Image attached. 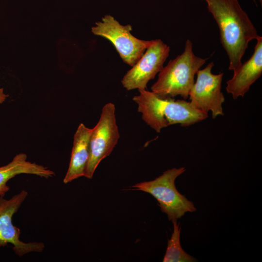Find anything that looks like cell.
<instances>
[{
    "label": "cell",
    "instance_id": "2",
    "mask_svg": "<svg viewBox=\"0 0 262 262\" xmlns=\"http://www.w3.org/2000/svg\"><path fill=\"white\" fill-rule=\"evenodd\" d=\"M138 91L139 94L132 100L137 104L143 120L157 132L174 124L189 126L208 116L207 113L195 109L185 100L161 98L146 89Z\"/></svg>",
    "mask_w": 262,
    "mask_h": 262
},
{
    "label": "cell",
    "instance_id": "13",
    "mask_svg": "<svg viewBox=\"0 0 262 262\" xmlns=\"http://www.w3.org/2000/svg\"><path fill=\"white\" fill-rule=\"evenodd\" d=\"M173 232L168 241L167 247L164 255V262H193L196 259L185 252L182 248L180 243L181 229L177 221L172 222Z\"/></svg>",
    "mask_w": 262,
    "mask_h": 262
},
{
    "label": "cell",
    "instance_id": "12",
    "mask_svg": "<svg viewBox=\"0 0 262 262\" xmlns=\"http://www.w3.org/2000/svg\"><path fill=\"white\" fill-rule=\"evenodd\" d=\"M22 174L35 175L46 179L55 175L54 171L48 167L27 161L25 153L16 154L10 163L0 167V196H4L9 191L8 181Z\"/></svg>",
    "mask_w": 262,
    "mask_h": 262
},
{
    "label": "cell",
    "instance_id": "14",
    "mask_svg": "<svg viewBox=\"0 0 262 262\" xmlns=\"http://www.w3.org/2000/svg\"><path fill=\"white\" fill-rule=\"evenodd\" d=\"M8 97V95L4 93L3 89L0 87V103H3Z\"/></svg>",
    "mask_w": 262,
    "mask_h": 262
},
{
    "label": "cell",
    "instance_id": "7",
    "mask_svg": "<svg viewBox=\"0 0 262 262\" xmlns=\"http://www.w3.org/2000/svg\"><path fill=\"white\" fill-rule=\"evenodd\" d=\"M213 62L196 73V80L190 92V103L195 109L204 113L212 112L213 118L223 115L222 104L225 97L221 91L223 73L214 74Z\"/></svg>",
    "mask_w": 262,
    "mask_h": 262
},
{
    "label": "cell",
    "instance_id": "1",
    "mask_svg": "<svg viewBox=\"0 0 262 262\" xmlns=\"http://www.w3.org/2000/svg\"><path fill=\"white\" fill-rule=\"evenodd\" d=\"M219 27L220 41L233 71L242 64L249 42L259 35L238 0H204Z\"/></svg>",
    "mask_w": 262,
    "mask_h": 262
},
{
    "label": "cell",
    "instance_id": "9",
    "mask_svg": "<svg viewBox=\"0 0 262 262\" xmlns=\"http://www.w3.org/2000/svg\"><path fill=\"white\" fill-rule=\"evenodd\" d=\"M28 193L22 190L9 199L0 196V246L11 244L13 250L21 257L30 252L40 253L45 248L44 243L38 242L25 243L19 239L20 230L12 223V217L26 199Z\"/></svg>",
    "mask_w": 262,
    "mask_h": 262
},
{
    "label": "cell",
    "instance_id": "11",
    "mask_svg": "<svg viewBox=\"0 0 262 262\" xmlns=\"http://www.w3.org/2000/svg\"><path fill=\"white\" fill-rule=\"evenodd\" d=\"M92 129L83 123L78 126L74 136L69 167L64 178L66 184L75 179L85 175L90 157V138Z\"/></svg>",
    "mask_w": 262,
    "mask_h": 262
},
{
    "label": "cell",
    "instance_id": "4",
    "mask_svg": "<svg viewBox=\"0 0 262 262\" xmlns=\"http://www.w3.org/2000/svg\"><path fill=\"white\" fill-rule=\"evenodd\" d=\"M184 167L165 171L154 180L138 183L131 186L132 190H139L151 195L158 201L163 213L172 222L177 221L187 212L196 211L194 203L179 192L176 188V178L184 173Z\"/></svg>",
    "mask_w": 262,
    "mask_h": 262
},
{
    "label": "cell",
    "instance_id": "10",
    "mask_svg": "<svg viewBox=\"0 0 262 262\" xmlns=\"http://www.w3.org/2000/svg\"><path fill=\"white\" fill-rule=\"evenodd\" d=\"M256 40L251 57L233 71L232 77L227 82V92L234 99L243 97L262 74V37Z\"/></svg>",
    "mask_w": 262,
    "mask_h": 262
},
{
    "label": "cell",
    "instance_id": "8",
    "mask_svg": "<svg viewBox=\"0 0 262 262\" xmlns=\"http://www.w3.org/2000/svg\"><path fill=\"white\" fill-rule=\"evenodd\" d=\"M146 49L121 81L127 90L146 89L148 82L163 68L170 51L169 47L159 39L151 40Z\"/></svg>",
    "mask_w": 262,
    "mask_h": 262
},
{
    "label": "cell",
    "instance_id": "6",
    "mask_svg": "<svg viewBox=\"0 0 262 262\" xmlns=\"http://www.w3.org/2000/svg\"><path fill=\"white\" fill-rule=\"evenodd\" d=\"M115 111L113 103L106 104L102 109L98 123L92 129L90 157L84 175L87 179L93 178L99 164L111 154L120 138Z\"/></svg>",
    "mask_w": 262,
    "mask_h": 262
},
{
    "label": "cell",
    "instance_id": "3",
    "mask_svg": "<svg viewBox=\"0 0 262 262\" xmlns=\"http://www.w3.org/2000/svg\"><path fill=\"white\" fill-rule=\"evenodd\" d=\"M205 62V59L194 54L193 44L187 39L183 52L169 61L159 72L151 91L163 98L179 95L187 99L194 84L195 76Z\"/></svg>",
    "mask_w": 262,
    "mask_h": 262
},
{
    "label": "cell",
    "instance_id": "5",
    "mask_svg": "<svg viewBox=\"0 0 262 262\" xmlns=\"http://www.w3.org/2000/svg\"><path fill=\"white\" fill-rule=\"evenodd\" d=\"M91 29L93 34L110 41L123 61L132 66L140 58L151 43L138 39L131 32L132 26L119 23L113 16L105 15Z\"/></svg>",
    "mask_w": 262,
    "mask_h": 262
},
{
    "label": "cell",
    "instance_id": "15",
    "mask_svg": "<svg viewBox=\"0 0 262 262\" xmlns=\"http://www.w3.org/2000/svg\"><path fill=\"white\" fill-rule=\"evenodd\" d=\"M261 2V3H262V0H259ZM254 1H255V0H254Z\"/></svg>",
    "mask_w": 262,
    "mask_h": 262
}]
</instances>
